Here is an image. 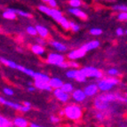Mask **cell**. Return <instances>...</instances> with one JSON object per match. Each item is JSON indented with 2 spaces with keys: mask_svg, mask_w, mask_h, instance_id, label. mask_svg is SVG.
Returning a JSON list of instances; mask_svg holds the SVG:
<instances>
[{
  "mask_svg": "<svg viewBox=\"0 0 127 127\" xmlns=\"http://www.w3.org/2000/svg\"><path fill=\"white\" fill-rule=\"evenodd\" d=\"M30 127H39V125H36V124L32 123V124H30Z\"/></svg>",
  "mask_w": 127,
  "mask_h": 127,
  "instance_id": "cell-50",
  "label": "cell"
},
{
  "mask_svg": "<svg viewBox=\"0 0 127 127\" xmlns=\"http://www.w3.org/2000/svg\"><path fill=\"white\" fill-rule=\"evenodd\" d=\"M3 93L5 94V95L7 96H13V94H14V92H13V90H12L11 88H8V87H5V88H4V90H3Z\"/></svg>",
  "mask_w": 127,
  "mask_h": 127,
  "instance_id": "cell-38",
  "label": "cell"
},
{
  "mask_svg": "<svg viewBox=\"0 0 127 127\" xmlns=\"http://www.w3.org/2000/svg\"><path fill=\"white\" fill-rule=\"evenodd\" d=\"M50 16H51L55 21H57L58 23H59L60 21L62 20V18L64 17L61 11L57 10V9H54V8H52V13H51V15H50Z\"/></svg>",
  "mask_w": 127,
  "mask_h": 127,
  "instance_id": "cell-17",
  "label": "cell"
},
{
  "mask_svg": "<svg viewBox=\"0 0 127 127\" xmlns=\"http://www.w3.org/2000/svg\"><path fill=\"white\" fill-rule=\"evenodd\" d=\"M36 30H37V34L39 35V36L43 38H46L49 36V31L46 28L44 27L42 25H36Z\"/></svg>",
  "mask_w": 127,
  "mask_h": 127,
  "instance_id": "cell-19",
  "label": "cell"
},
{
  "mask_svg": "<svg viewBox=\"0 0 127 127\" xmlns=\"http://www.w3.org/2000/svg\"><path fill=\"white\" fill-rule=\"evenodd\" d=\"M94 107L95 108H97L98 110H100V111H103V110H106L109 108V104L110 102L107 101L106 100H104L103 98L100 95H98L94 100Z\"/></svg>",
  "mask_w": 127,
  "mask_h": 127,
  "instance_id": "cell-5",
  "label": "cell"
},
{
  "mask_svg": "<svg viewBox=\"0 0 127 127\" xmlns=\"http://www.w3.org/2000/svg\"><path fill=\"white\" fill-rule=\"evenodd\" d=\"M125 34H126V35H127V30H125Z\"/></svg>",
  "mask_w": 127,
  "mask_h": 127,
  "instance_id": "cell-53",
  "label": "cell"
},
{
  "mask_svg": "<svg viewBox=\"0 0 127 127\" xmlns=\"http://www.w3.org/2000/svg\"><path fill=\"white\" fill-rule=\"evenodd\" d=\"M36 42L39 44V45H45L46 43H45V38H43V37H38V38H36Z\"/></svg>",
  "mask_w": 127,
  "mask_h": 127,
  "instance_id": "cell-44",
  "label": "cell"
},
{
  "mask_svg": "<svg viewBox=\"0 0 127 127\" xmlns=\"http://www.w3.org/2000/svg\"><path fill=\"white\" fill-rule=\"evenodd\" d=\"M95 117H96V119H97L98 121H103L104 120V118H105V116L103 115V113H101V112H99V113H97V114L95 115Z\"/></svg>",
  "mask_w": 127,
  "mask_h": 127,
  "instance_id": "cell-40",
  "label": "cell"
},
{
  "mask_svg": "<svg viewBox=\"0 0 127 127\" xmlns=\"http://www.w3.org/2000/svg\"><path fill=\"white\" fill-rule=\"evenodd\" d=\"M64 112H65V117L69 120L76 121L82 117L83 111L82 108L77 105H68L64 108Z\"/></svg>",
  "mask_w": 127,
  "mask_h": 127,
  "instance_id": "cell-1",
  "label": "cell"
},
{
  "mask_svg": "<svg viewBox=\"0 0 127 127\" xmlns=\"http://www.w3.org/2000/svg\"><path fill=\"white\" fill-rule=\"evenodd\" d=\"M59 24L61 26H62V28H63L65 30H68L70 29V23H69V21H68V20L66 19L65 17L62 18V20L59 22Z\"/></svg>",
  "mask_w": 127,
  "mask_h": 127,
  "instance_id": "cell-27",
  "label": "cell"
},
{
  "mask_svg": "<svg viewBox=\"0 0 127 127\" xmlns=\"http://www.w3.org/2000/svg\"><path fill=\"white\" fill-rule=\"evenodd\" d=\"M21 72H23L24 74H26V75H28V76H31V77H34V76H35V73L36 72H34L32 69H30V68H24L23 69H22V71Z\"/></svg>",
  "mask_w": 127,
  "mask_h": 127,
  "instance_id": "cell-37",
  "label": "cell"
},
{
  "mask_svg": "<svg viewBox=\"0 0 127 127\" xmlns=\"http://www.w3.org/2000/svg\"><path fill=\"white\" fill-rule=\"evenodd\" d=\"M49 84H50V85L53 87V89H56V88H62L64 83L59 77H52L50 79V81H49Z\"/></svg>",
  "mask_w": 127,
  "mask_h": 127,
  "instance_id": "cell-15",
  "label": "cell"
},
{
  "mask_svg": "<svg viewBox=\"0 0 127 127\" xmlns=\"http://www.w3.org/2000/svg\"><path fill=\"white\" fill-rule=\"evenodd\" d=\"M69 23H70V30H72V31H74V32L79 31V30H80L79 25H77L76 23H75L74 21H69Z\"/></svg>",
  "mask_w": 127,
  "mask_h": 127,
  "instance_id": "cell-34",
  "label": "cell"
},
{
  "mask_svg": "<svg viewBox=\"0 0 127 127\" xmlns=\"http://www.w3.org/2000/svg\"><path fill=\"white\" fill-rule=\"evenodd\" d=\"M0 62H2L4 65L7 66V67H9V68H17V64L15 63L14 62H13V61H9V60H6L4 59V58L1 57L0 58Z\"/></svg>",
  "mask_w": 127,
  "mask_h": 127,
  "instance_id": "cell-23",
  "label": "cell"
},
{
  "mask_svg": "<svg viewBox=\"0 0 127 127\" xmlns=\"http://www.w3.org/2000/svg\"><path fill=\"white\" fill-rule=\"evenodd\" d=\"M119 21H127V12H120L117 15Z\"/></svg>",
  "mask_w": 127,
  "mask_h": 127,
  "instance_id": "cell-36",
  "label": "cell"
},
{
  "mask_svg": "<svg viewBox=\"0 0 127 127\" xmlns=\"http://www.w3.org/2000/svg\"><path fill=\"white\" fill-rule=\"evenodd\" d=\"M2 16L6 20H14L16 19V16H17V13H14L13 11L9 10L8 8L4 11V13H2Z\"/></svg>",
  "mask_w": 127,
  "mask_h": 127,
  "instance_id": "cell-22",
  "label": "cell"
},
{
  "mask_svg": "<svg viewBox=\"0 0 127 127\" xmlns=\"http://www.w3.org/2000/svg\"><path fill=\"white\" fill-rule=\"evenodd\" d=\"M31 51H32V53L38 55V56H43V55L45 54V48L43 47V45H40L39 44H37V45H32Z\"/></svg>",
  "mask_w": 127,
  "mask_h": 127,
  "instance_id": "cell-16",
  "label": "cell"
},
{
  "mask_svg": "<svg viewBox=\"0 0 127 127\" xmlns=\"http://www.w3.org/2000/svg\"><path fill=\"white\" fill-rule=\"evenodd\" d=\"M36 86H32V85H30V87H28V92H29V93H34L35 91H36Z\"/></svg>",
  "mask_w": 127,
  "mask_h": 127,
  "instance_id": "cell-47",
  "label": "cell"
},
{
  "mask_svg": "<svg viewBox=\"0 0 127 127\" xmlns=\"http://www.w3.org/2000/svg\"><path fill=\"white\" fill-rule=\"evenodd\" d=\"M71 94H72V99L76 102H83L84 100H85V99L87 97L85 91L81 89L74 90Z\"/></svg>",
  "mask_w": 127,
  "mask_h": 127,
  "instance_id": "cell-9",
  "label": "cell"
},
{
  "mask_svg": "<svg viewBox=\"0 0 127 127\" xmlns=\"http://www.w3.org/2000/svg\"><path fill=\"white\" fill-rule=\"evenodd\" d=\"M108 75L110 76H117L119 75V71L117 69V68H110V69L108 70Z\"/></svg>",
  "mask_w": 127,
  "mask_h": 127,
  "instance_id": "cell-35",
  "label": "cell"
},
{
  "mask_svg": "<svg viewBox=\"0 0 127 127\" xmlns=\"http://www.w3.org/2000/svg\"><path fill=\"white\" fill-rule=\"evenodd\" d=\"M125 33V31H124L123 29H121V28H118L117 30V36H123L124 34Z\"/></svg>",
  "mask_w": 127,
  "mask_h": 127,
  "instance_id": "cell-46",
  "label": "cell"
},
{
  "mask_svg": "<svg viewBox=\"0 0 127 127\" xmlns=\"http://www.w3.org/2000/svg\"><path fill=\"white\" fill-rule=\"evenodd\" d=\"M68 13L75 15L76 17L80 18V19H82V20L87 19V14L85 12H83L81 9H79L78 7H71L70 9H68Z\"/></svg>",
  "mask_w": 127,
  "mask_h": 127,
  "instance_id": "cell-11",
  "label": "cell"
},
{
  "mask_svg": "<svg viewBox=\"0 0 127 127\" xmlns=\"http://www.w3.org/2000/svg\"><path fill=\"white\" fill-rule=\"evenodd\" d=\"M0 103L3 104V105H4V106L9 107V108H14V109H16V110H21V107H22V105H21V104L13 103V102L9 101V100H5L3 97L0 98Z\"/></svg>",
  "mask_w": 127,
  "mask_h": 127,
  "instance_id": "cell-13",
  "label": "cell"
},
{
  "mask_svg": "<svg viewBox=\"0 0 127 127\" xmlns=\"http://www.w3.org/2000/svg\"><path fill=\"white\" fill-rule=\"evenodd\" d=\"M86 75L83 72L82 69H76V77H75V80L77 81L79 83H85L87 80Z\"/></svg>",
  "mask_w": 127,
  "mask_h": 127,
  "instance_id": "cell-21",
  "label": "cell"
},
{
  "mask_svg": "<svg viewBox=\"0 0 127 127\" xmlns=\"http://www.w3.org/2000/svg\"><path fill=\"white\" fill-rule=\"evenodd\" d=\"M112 9L114 11H118V12H127V5H125V4H117V5H113Z\"/></svg>",
  "mask_w": 127,
  "mask_h": 127,
  "instance_id": "cell-29",
  "label": "cell"
},
{
  "mask_svg": "<svg viewBox=\"0 0 127 127\" xmlns=\"http://www.w3.org/2000/svg\"><path fill=\"white\" fill-rule=\"evenodd\" d=\"M50 45L58 52H62V53H64V52H66L68 50V47L66 46L65 45H63L62 43L58 42V41H54V40L51 41V42H50Z\"/></svg>",
  "mask_w": 127,
  "mask_h": 127,
  "instance_id": "cell-14",
  "label": "cell"
},
{
  "mask_svg": "<svg viewBox=\"0 0 127 127\" xmlns=\"http://www.w3.org/2000/svg\"><path fill=\"white\" fill-rule=\"evenodd\" d=\"M119 80L116 78L115 76H110V77H107L105 79H102L98 82V86L100 92L106 93V92H109L112 89L113 87L118 85Z\"/></svg>",
  "mask_w": 127,
  "mask_h": 127,
  "instance_id": "cell-2",
  "label": "cell"
},
{
  "mask_svg": "<svg viewBox=\"0 0 127 127\" xmlns=\"http://www.w3.org/2000/svg\"><path fill=\"white\" fill-rule=\"evenodd\" d=\"M28 85L30 86V85H33V83H32V82H29V83H28Z\"/></svg>",
  "mask_w": 127,
  "mask_h": 127,
  "instance_id": "cell-51",
  "label": "cell"
},
{
  "mask_svg": "<svg viewBox=\"0 0 127 127\" xmlns=\"http://www.w3.org/2000/svg\"><path fill=\"white\" fill-rule=\"evenodd\" d=\"M125 96H126V98H127V93H126V94H125Z\"/></svg>",
  "mask_w": 127,
  "mask_h": 127,
  "instance_id": "cell-54",
  "label": "cell"
},
{
  "mask_svg": "<svg viewBox=\"0 0 127 127\" xmlns=\"http://www.w3.org/2000/svg\"><path fill=\"white\" fill-rule=\"evenodd\" d=\"M90 34L93 35V36H100L102 34V30L100 29H96V28H93L90 30Z\"/></svg>",
  "mask_w": 127,
  "mask_h": 127,
  "instance_id": "cell-33",
  "label": "cell"
},
{
  "mask_svg": "<svg viewBox=\"0 0 127 127\" xmlns=\"http://www.w3.org/2000/svg\"><path fill=\"white\" fill-rule=\"evenodd\" d=\"M9 10L11 11H13L14 13H16L18 15L20 16H22V17H25V18H30L31 17V14L27 12H24V11H21V10H17V9H13V8H8Z\"/></svg>",
  "mask_w": 127,
  "mask_h": 127,
  "instance_id": "cell-26",
  "label": "cell"
},
{
  "mask_svg": "<svg viewBox=\"0 0 127 127\" xmlns=\"http://www.w3.org/2000/svg\"><path fill=\"white\" fill-rule=\"evenodd\" d=\"M58 67H60V68H68V67H69V63H68V62H63L62 63L60 64Z\"/></svg>",
  "mask_w": 127,
  "mask_h": 127,
  "instance_id": "cell-45",
  "label": "cell"
},
{
  "mask_svg": "<svg viewBox=\"0 0 127 127\" xmlns=\"http://www.w3.org/2000/svg\"><path fill=\"white\" fill-rule=\"evenodd\" d=\"M62 89L67 93H72L74 91V86L70 83H64L63 85L62 86Z\"/></svg>",
  "mask_w": 127,
  "mask_h": 127,
  "instance_id": "cell-25",
  "label": "cell"
},
{
  "mask_svg": "<svg viewBox=\"0 0 127 127\" xmlns=\"http://www.w3.org/2000/svg\"><path fill=\"white\" fill-rule=\"evenodd\" d=\"M65 62V58L63 55L57 53H51L47 55L46 57V62L50 65L59 66L61 63Z\"/></svg>",
  "mask_w": 127,
  "mask_h": 127,
  "instance_id": "cell-4",
  "label": "cell"
},
{
  "mask_svg": "<svg viewBox=\"0 0 127 127\" xmlns=\"http://www.w3.org/2000/svg\"><path fill=\"white\" fill-rule=\"evenodd\" d=\"M30 107H29V106H25V105H22V107H21V112H23V113H26V112H28V111H30Z\"/></svg>",
  "mask_w": 127,
  "mask_h": 127,
  "instance_id": "cell-43",
  "label": "cell"
},
{
  "mask_svg": "<svg viewBox=\"0 0 127 127\" xmlns=\"http://www.w3.org/2000/svg\"><path fill=\"white\" fill-rule=\"evenodd\" d=\"M83 70V72L86 75L87 77H92V78H98L100 79L103 76V73L100 71V69L94 68V67H84L81 68Z\"/></svg>",
  "mask_w": 127,
  "mask_h": 127,
  "instance_id": "cell-3",
  "label": "cell"
},
{
  "mask_svg": "<svg viewBox=\"0 0 127 127\" xmlns=\"http://www.w3.org/2000/svg\"><path fill=\"white\" fill-rule=\"evenodd\" d=\"M85 54H86V52H85L82 47H80V48H78V49H76V50L71 51L69 53H68L67 56H68V60H74V61H76V60H77V59L83 58Z\"/></svg>",
  "mask_w": 127,
  "mask_h": 127,
  "instance_id": "cell-7",
  "label": "cell"
},
{
  "mask_svg": "<svg viewBox=\"0 0 127 127\" xmlns=\"http://www.w3.org/2000/svg\"><path fill=\"white\" fill-rule=\"evenodd\" d=\"M50 121H51L53 124H58V123H60L61 118L58 117H55V116H52V117H50Z\"/></svg>",
  "mask_w": 127,
  "mask_h": 127,
  "instance_id": "cell-41",
  "label": "cell"
},
{
  "mask_svg": "<svg viewBox=\"0 0 127 127\" xmlns=\"http://www.w3.org/2000/svg\"><path fill=\"white\" fill-rule=\"evenodd\" d=\"M53 95L58 100H60L62 103H66L69 100V93H67L62 89V88H56L53 89Z\"/></svg>",
  "mask_w": 127,
  "mask_h": 127,
  "instance_id": "cell-6",
  "label": "cell"
},
{
  "mask_svg": "<svg viewBox=\"0 0 127 127\" xmlns=\"http://www.w3.org/2000/svg\"><path fill=\"white\" fill-rule=\"evenodd\" d=\"M76 74V69H70L66 72V76L69 79H75Z\"/></svg>",
  "mask_w": 127,
  "mask_h": 127,
  "instance_id": "cell-31",
  "label": "cell"
},
{
  "mask_svg": "<svg viewBox=\"0 0 127 127\" xmlns=\"http://www.w3.org/2000/svg\"><path fill=\"white\" fill-rule=\"evenodd\" d=\"M59 115H60V117H65V112H64V109L62 110V111H60Z\"/></svg>",
  "mask_w": 127,
  "mask_h": 127,
  "instance_id": "cell-48",
  "label": "cell"
},
{
  "mask_svg": "<svg viewBox=\"0 0 127 127\" xmlns=\"http://www.w3.org/2000/svg\"><path fill=\"white\" fill-rule=\"evenodd\" d=\"M43 2H45V3H48L49 2V0H42Z\"/></svg>",
  "mask_w": 127,
  "mask_h": 127,
  "instance_id": "cell-52",
  "label": "cell"
},
{
  "mask_svg": "<svg viewBox=\"0 0 127 127\" xmlns=\"http://www.w3.org/2000/svg\"><path fill=\"white\" fill-rule=\"evenodd\" d=\"M13 122V125L17 127H27L29 125V122L23 117H16Z\"/></svg>",
  "mask_w": 127,
  "mask_h": 127,
  "instance_id": "cell-18",
  "label": "cell"
},
{
  "mask_svg": "<svg viewBox=\"0 0 127 127\" xmlns=\"http://www.w3.org/2000/svg\"><path fill=\"white\" fill-rule=\"evenodd\" d=\"M13 125V122H11L6 117L1 116L0 117V126L1 127H10Z\"/></svg>",
  "mask_w": 127,
  "mask_h": 127,
  "instance_id": "cell-24",
  "label": "cell"
},
{
  "mask_svg": "<svg viewBox=\"0 0 127 127\" xmlns=\"http://www.w3.org/2000/svg\"><path fill=\"white\" fill-rule=\"evenodd\" d=\"M23 105H25V106L31 107V104H30V102H29V101H24L23 102Z\"/></svg>",
  "mask_w": 127,
  "mask_h": 127,
  "instance_id": "cell-49",
  "label": "cell"
},
{
  "mask_svg": "<svg viewBox=\"0 0 127 127\" xmlns=\"http://www.w3.org/2000/svg\"><path fill=\"white\" fill-rule=\"evenodd\" d=\"M84 91H85L87 97H93V96L97 94L100 89H99L98 85H96V84H90L84 88Z\"/></svg>",
  "mask_w": 127,
  "mask_h": 127,
  "instance_id": "cell-8",
  "label": "cell"
},
{
  "mask_svg": "<svg viewBox=\"0 0 127 127\" xmlns=\"http://www.w3.org/2000/svg\"><path fill=\"white\" fill-rule=\"evenodd\" d=\"M68 63H69V67H71V68H77L79 67V64L77 63V62H74V60H69V61H68Z\"/></svg>",
  "mask_w": 127,
  "mask_h": 127,
  "instance_id": "cell-39",
  "label": "cell"
},
{
  "mask_svg": "<svg viewBox=\"0 0 127 127\" xmlns=\"http://www.w3.org/2000/svg\"><path fill=\"white\" fill-rule=\"evenodd\" d=\"M34 80H37V81H43V82H49L51 77L48 76V75H45L44 73H40V72H36L34 76Z\"/></svg>",
  "mask_w": 127,
  "mask_h": 127,
  "instance_id": "cell-20",
  "label": "cell"
},
{
  "mask_svg": "<svg viewBox=\"0 0 127 127\" xmlns=\"http://www.w3.org/2000/svg\"><path fill=\"white\" fill-rule=\"evenodd\" d=\"M38 10L42 12V13H45L46 15L50 16L51 15V13H52V8L50 6H45V5H39L38 6Z\"/></svg>",
  "mask_w": 127,
  "mask_h": 127,
  "instance_id": "cell-28",
  "label": "cell"
},
{
  "mask_svg": "<svg viewBox=\"0 0 127 127\" xmlns=\"http://www.w3.org/2000/svg\"><path fill=\"white\" fill-rule=\"evenodd\" d=\"M34 85L36 86V89L38 90H43V91H47V92H52L53 90V88L50 85L49 82H43V81L35 80Z\"/></svg>",
  "mask_w": 127,
  "mask_h": 127,
  "instance_id": "cell-10",
  "label": "cell"
},
{
  "mask_svg": "<svg viewBox=\"0 0 127 127\" xmlns=\"http://www.w3.org/2000/svg\"><path fill=\"white\" fill-rule=\"evenodd\" d=\"M27 30V33L30 36H36L37 35V30H36V27H32V26H29V27L26 29Z\"/></svg>",
  "mask_w": 127,
  "mask_h": 127,
  "instance_id": "cell-30",
  "label": "cell"
},
{
  "mask_svg": "<svg viewBox=\"0 0 127 127\" xmlns=\"http://www.w3.org/2000/svg\"><path fill=\"white\" fill-rule=\"evenodd\" d=\"M68 4L71 7H80L82 3H81V0H69Z\"/></svg>",
  "mask_w": 127,
  "mask_h": 127,
  "instance_id": "cell-32",
  "label": "cell"
},
{
  "mask_svg": "<svg viewBox=\"0 0 127 127\" xmlns=\"http://www.w3.org/2000/svg\"><path fill=\"white\" fill-rule=\"evenodd\" d=\"M99 45H100V42H99V41L93 40V41H90V42L86 43V44H85V45H82L81 47L87 53V52L91 51V50H94V49L98 48Z\"/></svg>",
  "mask_w": 127,
  "mask_h": 127,
  "instance_id": "cell-12",
  "label": "cell"
},
{
  "mask_svg": "<svg viewBox=\"0 0 127 127\" xmlns=\"http://www.w3.org/2000/svg\"><path fill=\"white\" fill-rule=\"evenodd\" d=\"M48 4L51 8H56L57 7V1L56 0H49Z\"/></svg>",
  "mask_w": 127,
  "mask_h": 127,
  "instance_id": "cell-42",
  "label": "cell"
}]
</instances>
